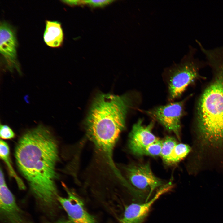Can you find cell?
Segmentation results:
<instances>
[{
    "label": "cell",
    "instance_id": "cell-1",
    "mask_svg": "<svg viewBox=\"0 0 223 223\" xmlns=\"http://www.w3.org/2000/svg\"><path fill=\"white\" fill-rule=\"evenodd\" d=\"M15 156L37 204L43 211L52 213L59 204V195L56 183L59 148L52 132L42 125L27 130L17 142Z\"/></svg>",
    "mask_w": 223,
    "mask_h": 223
},
{
    "label": "cell",
    "instance_id": "cell-2",
    "mask_svg": "<svg viewBox=\"0 0 223 223\" xmlns=\"http://www.w3.org/2000/svg\"><path fill=\"white\" fill-rule=\"evenodd\" d=\"M140 99L137 92H132L120 96L99 94L94 99L86 120L87 133L110 161L114 146L125 127L128 113Z\"/></svg>",
    "mask_w": 223,
    "mask_h": 223
},
{
    "label": "cell",
    "instance_id": "cell-3",
    "mask_svg": "<svg viewBox=\"0 0 223 223\" xmlns=\"http://www.w3.org/2000/svg\"><path fill=\"white\" fill-rule=\"evenodd\" d=\"M214 77L202 94L198 106L197 138L202 146L223 149V46L206 54Z\"/></svg>",
    "mask_w": 223,
    "mask_h": 223
},
{
    "label": "cell",
    "instance_id": "cell-4",
    "mask_svg": "<svg viewBox=\"0 0 223 223\" xmlns=\"http://www.w3.org/2000/svg\"><path fill=\"white\" fill-rule=\"evenodd\" d=\"M197 49L190 46L180 62L166 69L168 99L173 101L179 98L186 88L199 77V69L206 63L196 57Z\"/></svg>",
    "mask_w": 223,
    "mask_h": 223
},
{
    "label": "cell",
    "instance_id": "cell-5",
    "mask_svg": "<svg viewBox=\"0 0 223 223\" xmlns=\"http://www.w3.org/2000/svg\"><path fill=\"white\" fill-rule=\"evenodd\" d=\"M187 99L170 102L142 112L153 120L159 123L168 131L173 133L180 139L181 120L184 115V105Z\"/></svg>",
    "mask_w": 223,
    "mask_h": 223
},
{
    "label": "cell",
    "instance_id": "cell-6",
    "mask_svg": "<svg viewBox=\"0 0 223 223\" xmlns=\"http://www.w3.org/2000/svg\"><path fill=\"white\" fill-rule=\"evenodd\" d=\"M125 171L127 178L135 188L149 192L146 201L155 189L164 185L154 174L148 162L129 165L125 168Z\"/></svg>",
    "mask_w": 223,
    "mask_h": 223
},
{
    "label": "cell",
    "instance_id": "cell-7",
    "mask_svg": "<svg viewBox=\"0 0 223 223\" xmlns=\"http://www.w3.org/2000/svg\"><path fill=\"white\" fill-rule=\"evenodd\" d=\"M0 216L4 223H25L22 211L7 186L2 168L0 170Z\"/></svg>",
    "mask_w": 223,
    "mask_h": 223
},
{
    "label": "cell",
    "instance_id": "cell-8",
    "mask_svg": "<svg viewBox=\"0 0 223 223\" xmlns=\"http://www.w3.org/2000/svg\"><path fill=\"white\" fill-rule=\"evenodd\" d=\"M17 42L14 28L6 21L0 24V52L10 71L15 69L21 73L17 59Z\"/></svg>",
    "mask_w": 223,
    "mask_h": 223
},
{
    "label": "cell",
    "instance_id": "cell-9",
    "mask_svg": "<svg viewBox=\"0 0 223 223\" xmlns=\"http://www.w3.org/2000/svg\"><path fill=\"white\" fill-rule=\"evenodd\" d=\"M67 196H59L58 201L66 212L68 220L73 223H97L94 217L85 208L82 200L64 184Z\"/></svg>",
    "mask_w": 223,
    "mask_h": 223
},
{
    "label": "cell",
    "instance_id": "cell-10",
    "mask_svg": "<svg viewBox=\"0 0 223 223\" xmlns=\"http://www.w3.org/2000/svg\"><path fill=\"white\" fill-rule=\"evenodd\" d=\"M154 121L145 125L142 119H139L133 125L129 135L128 146L134 155L142 156L145 148L159 139L152 133Z\"/></svg>",
    "mask_w": 223,
    "mask_h": 223
},
{
    "label": "cell",
    "instance_id": "cell-11",
    "mask_svg": "<svg viewBox=\"0 0 223 223\" xmlns=\"http://www.w3.org/2000/svg\"><path fill=\"white\" fill-rule=\"evenodd\" d=\"M172 188L171 184L164 185L160 188L150 200L142 203H132L126 206L120 223H142L147 216L152 205L164 194Z\"/></svg>",
    "mask_w": 223,
    "mask_h": 223
},
{
    "label": "cell",
    "instance_id": "cell-12",
    "mask_svg": "<svg viewBox=\"0 0 223 223\" xmlns=\"http://www.w3.org/2000/svg\"><path fill=\"white\" fill-rule=\"evenodd\" d=\"M43 34L45 43L52 48L61 46L63 43L64 34L60 22L57 21L46 20Z\"/></svg>",
    "mask_w": 223,
    "mask_h": 223
},
{
    "label": "cell",
    "instance_id": "cell-13",
    "mask_svg": "<svg viewBox=\"0 0 223 223\" xmlns=\"http://www.w3.org/2000/svg\"><path fill=\"white\" fill-rule=\"evenodd\" d=\"M0 157L6 165L10 176L13 178L19 188L24 190L25 186L23 181L14 170L11 163L10 156V149L7 143L1 139L0 141Z\"/></svg>",
    "mask_w": 223,
    "mask_h": 223
},
{
    "label": "cell",
    "instance_id": "cell-14",
    "mask_svg": "<svg viewBox=\"0 0 223 223\" xmlns=\"http://www.w3.org/2000/svg\"><path fill=\"white\" fill-rule=\"evenodd\" d=\"M191 149L190 147L187 144L177 143L164 162L168 164L178 163L187 155Z\"/></svg>",
    "mask_w": 223,
    "mask_h": 223
},
{
    "label": "cell",
    "instance_id": "cell-15",
    "mask_svg": "<svg viewBox=\"0 0 223 223\" xmlns=\"http://www.w3.org/2000/svg\"><path fill=\"white\" fill-rule=\"evenodd\" d=\"M177 143L176 139L171 136L166 137L162 141L160 156L164 162L167 159Z\"/></svg>",
    "mask_w": 223,
    "mask_h": 223
},
{
    "label": "cell",
    "instance_id": "cell-16",
    "mask_svg": "<svg viewBox=\"0 0 223 223\" xmlns=\"http://www.w3.org/2000/svg\"><path fill=\"white\" fill-rule=\"evenodd\" d=\"M162 142V141L159 139L149 145L142 152V156H160Z\"/></svg>",
    "mask_w": 223,
    "mask_h": 223
},
{
    "label": "cell",
    "instance_id": "cell-17",
    "mask_svg": "<svg viewBox=\"0 0 223 223\" xmlns=\"http://www.w3.org/2000/svg\"><path fill=\"white\" fill-rule=\"evenodd\" d=\"M15 133L8 126L6 125H0V136L1 138L10 139L14 138Z\"/></svg>",
    "mask_w": 223,
    "mask_h": 223
},
{
    "label": "cell",
    "instance_id": "cell-18",
    "mask_svg": "<svg viewBox=\"0 0 223 223\" xmlns=\"http://www.w3.org/2000/svg\"><path fill=\"white\" fill-rule=\"evenodd\" d=\"M113 0H83V5L86 4L93 7H103L112 3Z\"/></svg>",
    "mask_w": 223,
    "mask_h": 223
},
{
    "label": "cell",
    "instance_id": "cell-19",
    "mask_svg": "<svg viewBox=\"0 0 223 223\" xmlns=\"http://www.w3.org/2000/svg\"><path fill=\"white\" fill-rule=\"evenodd\" d=\"M61 2L65 4L72 6L83 5V0H62Z\"/></svg>",
    "mask_w": 223,
    "mask_h": 223
},
{
    "label": "cell",
    "instance_id": "cell-20",
    "mask_svg": "<svg viewBox=\"0 0 223 223\" xmlns=\"http://www.w3.org/2000/svg\"><path fill=\"white\" fill-rule=\"evenodd\" d=\"M50 223H73L69 220L60 219L56 221L55 222Z\"/></svg>",
    "mask_w": 223,
    "mask_h": 223
}]
</instances>
